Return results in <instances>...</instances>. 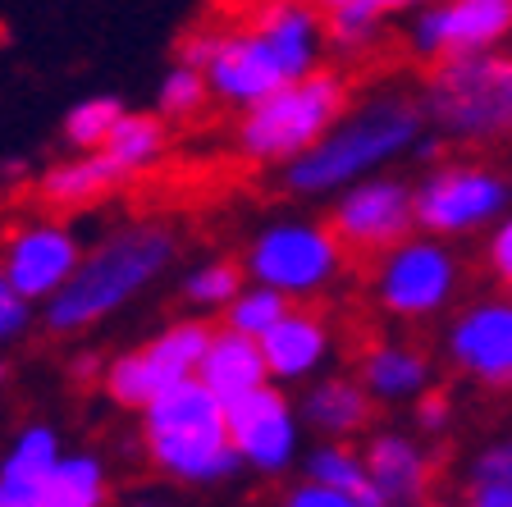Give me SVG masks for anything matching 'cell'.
Here are the masks:
<instances>
[{"label": "cell", "mask_w": 512, "mask_h": 507, "mask_svg": "<svg viewBox=\"0 0 512 507\" xmlns=\"http://www.w3.org/2000/svg\"><path fill=\"white\" fill-rule=\"evenodd\" d=\"M325 19L302 0H266V10L234 32H220L206 60V83L229 106H256L261 96L316 74Z\"/></svg>", "instance_id": "1"}, {"label": "cell", "mask_w": 512, "mask_h": 507, "mask_svg": "<svg viewBox=\"0 0 512 507\" xmlns=\"http://www.w3.org/2000/svg\"><path fill=\"white\" fill-rule=\"evenodd\" d=\"M174 261V233L160 224H128L83 256L74 279L42 307L51 334H83L128 307Z\"/></svg>", "instance_id": "2"}, {"label": "cell", "mask_w": 512, "mask_h": 507, "mask_svg": "<svg viewBox=\"0 0 512 507\" xmlns=\"http://www.w3.org/2000/svg\"><path fill=\"white\" fill-rule=\"evenodd\" d=\"M142 444L179 485H224L243 466L229 434V407L197 375L142 407Z\"/></svg>", "instance_id": "3"}, {"label": "cell", "mask_w": 512, "mask_h": 507, "mask_svg": "<svg viewBox=\"0 0 512 507\" xmlns=\"http://www.w3.org/2000/svg\"><path fill=\"white\" fill-rule=\"evenodd\" d=\"M421 133V110L412 101L384 96V101H366L362 110L343 115L339 124L325 133L311 151L284 165V183L302 197H325V192H343L352 183L371 179L384 160H394L407 151Z\"/></svg>", "instance_id": "4"}, {"label": "cell", "mask_w": 512, "mask_h": 507, "mask_svg": "<svg viewBox=\"0 0 512 507\" xmlns=\"http://www.w3.org/2000/svg\"><path fill=\"white\" fill-rule=\"evenodd\" d=\"M426 115L462 142L512 138V55L494 46L430 64Z\"/></svg>", "instance_id": "5"}, {"label": "cell", "mask_w": 512, "mask_h": 507, "mask_svg": "<svg viewBox=\"0 0 512 507\" xmlns=\"http://www.w3.org/2000/svg\"><path fill=\"white\" fill-rule=\"evenodd\" d=\"M348 115V92L334 74H307L247 106L238 124V151L261 165H288L311 151L339 119Z\"/></svg>", "instance_id": "6"}, {"label": "cell", "mask_w": 512, "mask_h": 507, "mask_svg": "<svg viewBox=\"0 0 512 507\" xmlns=\"http://www.w3.org/2000/svg\"><path fill=\"white\" fill-rule=\"evenodd\" d=\"M247 279L288 293L293 302L330 288L343 270V238L334 224L316 220H275L247 247Z\"/></svg>", "instance_id": "7"}, {"label": "cell", "mask_w": 512, "mask_h": 507, "mask_svg": "<svg viewBox=\"0 0 512 507\" xmlns=\"http://www.w3.org/2000/svg\"><path fill=\"white\" fill-rule=\"evenodd\" d=\"M211 334L202 320H179V325L160 329L151 343L124 352L106 366V393L119 402V407H133L142 412L151 398H160L165 389L192 380L202 370V357L211 348Z\"/></svg>", "instance_id": "8"}, {"label": "cell", "mask_w": 512, "mask_h": 507, "mask_svg": "<svg viewBox=\"0 0 512 507\" xmlns=\"http://www.w3.org/2000/svg\"><path fill=\"white\" fill-rule=\"evenodd\" d=\"M503 37H512V0H439L421 5L407 28V46L426 64L494 51Z\"/></svg>", "instance_id": "9"}, {"label": "cell", "mask_w": 512, "mask_h": 507, "mask_svg": "<svg viewBox=\"0 0 512 507\" xmlns=\"http://www.w3.org/2000/svg\"><path fill=\"white\" fill-rule=\"evenodd\" d=\"M453 284H458V261L444 252L439 243H426V238H403L398 247H389L375 270V293H380V307L389 316H435L453 297Z\"/></svg>", "instance_id": "10"}, {"label": "cell", "mask_w": 512, "mask_h": 507, "mask_svg": "<svg viewBox=\"0 0 512 507\" xmlns=\"http://www.w3.org/2000/svg\"><path fill=\"white\" fill-rule=\"evenodd\" d=\"M508 183L485 165H444L416 188V224L430 233H467L508 206Z\"/></svg>", "instance_id": "11"}, {"label": "cell", "mask_w": 512, "mask_h": 507, "mask_svg": "<svg viewBox=\"0 0 512 507\" xmlns=\"http://www.w3.org/2000/svg\"><path fill=\"white\" fill-rule=\"evenodd\" d=\"M229 434H234L243 466H252L261 476H279V471L298 462V439H302L298 412L275 389V380L243 393L238 402H229Z\"/></svg>", "instance_id": "12"}, {"label": "cell", "mask_w": 512, "mask_h": 507, "mask_svg": "<svg viewBox=\"0 0 512 507\" xmlns=\"http://www.w3.org/2000/svg\"><path fill=\"white\" fill-rule=\"evenodd\" d=\"M330 224L343 238V247L389 252L416 229V192L398 179H362L343 188Z\"/></svg>", "instance_id": "13"}, {"label": "cell", "mask_w": 512, "mask_h": 507, "mask_svg": "<svg viewBox=\"0 0 512 507\" xmlns=\"http://www.w3.org/2000/svg\"><path fill=\"white\" fill-rule=\"evenodd\" d=\"M0 265H5V275L14 279V288L28 302L46 307L74 279L78 265H83V247H78V238L64 224H28V229H19L5 243Z\"/></svg>", "instance_id": "14"}, {"label": "cell", "mask_w": 512, "mask_h": 507, "mask_svg": "<svg viewBox=\"0 0 512 507\" xmlns=\"http://www.w3.org/2000/svg\"><path fill=\"white\" fill-rule=\"evenodd\" d=\"M448 352L467 370L471 380L490 384V389H508L512 384V302H480V307L462 311L453 334H448Z\"/></svg>", "instance_id": "15"}, {"label": "cell", "mask_w": 512, "mask_h": 507, "mask_svg": "<svg viewBox=\"0 0 512 507\" xmlns=\"http://www.w3.org/2000/svg\"><path fill=\"white\" fill-rule=\"evenodd\" d=\"M261 352H266L270 380L275 384H298L311 380L325 357H330V325L311 311H288L266 338H261Z\"/></svg>", "instance_id": "16"}, {"label": "cell", "mask_w": 512, "mask_h": 507, "mask_svg": "<svg viewBox=\"0 0 512 507\" xmlns=\"http://www.w3.org/2000/svg\"><path fill=\"white\" fill-rule=\"evenodd\" d=\"M197 380H202L224 407L238 402L243 393L270 384V366H266V352H261V338L238 334V329L224 325L220 334H211V348H206V357H202Z\"/></svg>", "instance_id": "17"}, {"label": "cell", "mask_w": 512, "mask_h": 507, "mask_svg": "<svg viewBox=\"0 0 512 507\" xmlns=\"http://www.w3.org/2000/svg\"><path fill=\"white\" fill-rule=\"evenodd\" d=\"M366 471H371L375 489L384 494L389 507H403V503H416L426 494L430 485V457L407 439V434H371L366 444Z\"/></svg>", "instance_id": "18"}, {"label": "cell", "mask_w": 512, "mask_h": 507, "mask_svg": "<svg viewBox=\"0 0 512 507\" xmlns=\"http://www.w3.org/2000/svg\"><path fill=\"white\" fill-rule=\"evenodd\" d=\"M302 421L330 439H348L371 421V389L362 380H343V375L316 380L302 398Z\"/></svg>", "instance_id": "19"}, {"label": "cell", "mask_w": 512, "mask_h": 507, "mask_svg": "<svg viewBox=\"0 0 512 507\" xmlns=\"http://www.w3.org/2000/svg\"><path fill=\"white\" fill-rule=\"evenodd\" d=\"M115 183H124V169L106 156V151H78V156L60 160L42 174V197L51 206H64V211H74V206H87V201L106 197Z\"/></svg>", "instance_id": "20"}, {"label": "cell", "mask_w": 512, "mask_h": 507, "mask_svg": "<svg viewBox=\"0 0 512 507\" xmlns=\"http://www.w3.org/2000/svg\"><path fill=\"white\" fill-rule=\"evenodd\" d=\"M430 380V366L421 352L412 348H398V343H380L362 357V384L371 389V398L380 402H398V398H412L421 393Z\"/></svg>", "instance_id": "21"}, {"label": "cell", "mask_w": 512, "mask_h": 507, "mask_svg": "<svg viewBox=\"0 0 512 507\" xmlns=\"http://www.w3.org/2000/svg\"><path fill=\"white\" fill-rule=\"evenodd\" d=\"M307 476L320 480V485L343 489V494H352V498H362L366 507H389L384 494L375 489L371 471H366V457L352 453V448H343V444H316L311 448L307 453Z\"/></svg>", "instance_id": "22"}, {"label": "cell", "mask_w": 512, "mask_h": 507, "mask_svg": "<svg viewBox=\"0 0 512 507\" xmlns=\"http://www.w3.org/2000/svg\"><path fill=\"white\" fill-rule=\"evenodd\" d=\"M60 434L51 425H23L14 448L5 453L0 462V480H19V485H37L46 489L55 476V466H60Z\"/></svg>", "instance_id": "23"}, {"label": "cell", "mask_w": 512, "mask_h": 507, "mask_svg": "<svg viewBox=\"0 0 512 507\" xmlns=\"http://www.w3.org/2000/svg\"><path fill=\"white\" fill-rule=\"evenodd\" d=\"M101 151L124 169V179L128 174H142V169H151L160 160V151H165V128H160L156 115H133V110H124Z\"/></svg>", "instance_id": "24"}, {"label": "cell", "mask_w": 512, "mask_h": 507, "mask_svg": "<svg viewBox=\"0 0 512 507\" xmlns=\"http://www.w3.org/2000/svg\"><path fill=\"white\" fill-rule=\"evenodd\" d=\"M42 507H106V466L92 453L60 457Z\"/></svg>", "instance_id": "25"}, {"label": "cell", "mask_w": 512, "mask_h": 507, "mask_svg": "<svg viewBox=\"0 0 512 507\" xmlns=\"http://www.w3.org/2000/svg\"><path fill=\"white\" fill-rule=\"evenodd\" d=\"M293 311V297L288 293H279V288H270V284H247L243 293L224 307V325L229 329H238V334H252V338H266L270 329L279 325V320Z\"/></svg>", "instance_id": "26"}, {"label": "cell", "mask_w": 512, "mask_h": 507, "mask_svg": "<svg viewBox=\"0 0 512 507\" xmlns=\"http://www.w3.org/2000/svg\"><path fill=\"white\" fill-rule=\"evenodd\" d=\"M119 115H124V101H119V96H83L78 106H69L60 133L74 151H101L110 138V128L119 124Z\"/></svg>", "instance_id": "27"}, {"label": "cell", "mask_w": 512, "mask_h": 507, "mask_svg": "<svg viewBox=\"0 0 512 507\" xmlns=\"http://www.w3.org/2000/svg\"><path fill=\"white\" fill-rule=\"evenodd\" d=\"M211 83H206V69H197V64H174L170 74L160 78L156 87V115L165 119H192L197 110L211 101Z\"/></svg>", "instance_id": "28"}, {"label": "cell", "mask_w": 512, "mask_h": 507, "mask_svg": "<svg viewBox=\"0 0 512 507\" xmlns=\"http://www.w3.org/2000/svg\"><path fill=\"white\" fill-rule=\"evenodd\" d=\"M243 288H247V279L234 261H206L197 270H188L183 302H192V307H202V311H224Z\"/></svg>", "instance_id": "29"}, {"label": "cell", "mask_w": 512, "mask_h": 507, "mask_svg": "<svg viewBox=\"0 0 512 507\" xmlns=\"http://www.w3.org/2000/svg\"><path fill=\"white\" fill-rule=\"evenodd\" d=\"M380 0H352V5H334V10H325V37H330V46H339V51H357V46H366L380 32Z\"/></svg>", "instance_id": "30"}, {"label": "cell", "mask_w": 512, "mask_h": 507, "mask_svg": "<svg viewBox=\"0 0 512 507\" xmlns=\"http://www.w3.org/2000/svg\"><path fill=\"white\" fill-rule=\"evenodd\" d=\"M471 507H512V448H494L476 462V485L467 494Z\"/></svg>", "instance_id": "31"}, {"label": "cell", "mask_w": 512, "mask_h": 507, "mask_svg": "<svg viewBox=\"0 0 512 507\" xmlns=\"http://www.w3.org/2000/svg\"><path fill=\"white\" fill-rule=\"evenodd\" d=\"M32 307H37V302H28V297L14 288V279L5 275V265H0V348L14 343V338L32 325Z\"/></svg>", "instance_id": "32"}, {"label": "cell", "mask_w": 512, "mask_h": 507, "mask_svg": "<svg viewBox=\"0 0 512 507\" xmlns=\"http://www.w3.org/2000/svg\"><path fill=\"white\" fill-rule=\"evenodd\" d=\"M279 507H366V503L362 498H352V494H343V489L320 485V480L307 476V480H298V485L279 498Z\"/></svg>", "instance_id": "33"}, {"label": "cell", "mask_w": 512, "mask_h": 507, "mask_svg": "<svg viewBox=\"0 0 512 507\" xmlns=\"http://www.w3.org/2000/svg\"><path fill=\"white\" fill-rule=\"evenodd\" d=\"M490 265H494V275H499L503 288H512V220L503 224L499 233H494V243H490Z\"/></svg>", "instance_id": "34"}, {"label": "cell", "mask_w": 512, "mask_h": 507, "mask_svg": "<svg viewBox=\"0 0 512 507\" xmlns=\"http://www.w3.org/2000/svg\"><path fill=\"white\" fill-rule=\"evenodd\" d=\"M215 42H220V32H192L188 42L179 46V60H183V64H197V69H206V60L215 55Z\"/></svg>", "instance_id": "35"}, {"label": "cell", "mask_w": 512, "mask_h": 507, "mask_svg": "<svg viewBox=\"0 0 512 507\" xmlns=\"http://www.w3.org/2000/svg\"><path fill=\"white\" fill-rule=\"evenodd\" d=\"M444 421H448V398L444 393H426L421 407H416V425L421 430H444Z\"/></svg>", "instance_id": "36"}, {"label": "cell", "mask_w": 512, "mask_h": 507, "mask_svg": "<svg viewBox=\"0 0 512 507\" xmlns=\"http://www.w3.org/2000/svg\"><path fill=\"white\" fill-rule=\"evenodd\" d=\"M96 370H106L96 352H78V357H74V375H78V380H87V375H96Z\"/></svg>", "instance_id": "37"}, {"label": "cell", "mask_w": 512, "mask_h": 507, "mask_svg": "<svg viewBox=\"0 0 512 507\" xmlns=\"http://www.w3.org/2000/svg\"><path fill=\"white\" fill-rule=\"evenodd\" d=\"M421 5H430V0H380L384 14H416Z\"/></svg>", "instance_id": "38"}, {"label": "cell", "mask_w": 512, "mask_h": 507, "mask_svg": "<svg viewBox=\"0 0 512 507\" xmlns=\"http://www.w3.org/2000/svg\"><path fill=\"white\" fill-rule=\"evenodd\" d=\"M0 174H5V179H19L23 165H19V160H5V165H0Z\"/></svg>", "instance_id": "39"}, {"label": "cell", "mask_w": 512, "mask_h": 507, "mask_svg": "<svg viewBox=\"0 0 512 507\" xmlns=\"http://www.w3.org/2000/svg\"><path fill=\"white\" fill-rule=\"evenodd\" d=\"M124 507H170V503H160V498H133V503H124Z\"/></svg>", "instance_id": "40"}, {"label": "cell", "mask_w": 512, "mask_h": 507, "mask_svg": "<svg viewBox=\"0 0 512 507\" xmlns=\"http://www.w3.org/2000/svg\"><path fill=\"white\" fill-rule=\"evenodd\" d=\"M316 5H325V10H334V5H352V0H316Z\"/></svg>", "instance_id": "41"}, {"label": "cell", "mask_w": 512, "mask_h": 507, "mask_svg": "<svg viewBox=\"0 0 512 507\" xmlns=\"http://www.w3.org/2000/svg\"><path fill=\"white\" fill-rule=\"evenodd\" d=\"M0 384H5V366H0Z\"/></svg>", "instance_id": "42"}]
</instances>
